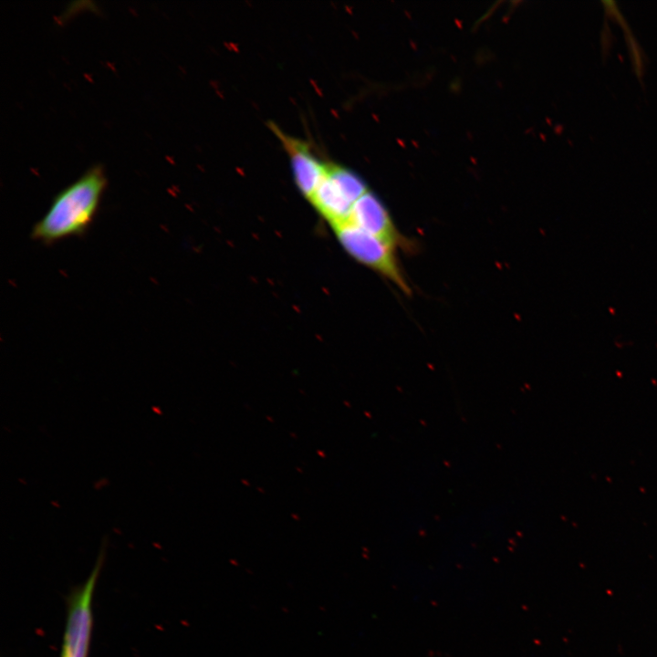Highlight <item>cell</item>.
<instances>
[{
    "label": "cell",
    "instance_id": "1",
    "mask_svg": "<svg viewBox=\"0 0 657 657\" xmlns=\"http://www.w3.org/2000/svg\"><path fill=\"white\" fill-rule=\"evenodd\" d=\"M107 177L96 164L61 190L49 208L32 228L31 237L45 245L80 236L87 233L99 211Z\"/></svg>",
    "mask_w": 657,
    "mask_h": 657
},
{
    "label": "cell",
    "instance_id": "2",
    "mask_svg": "<svg viewBox=\"0 0 657 657\" xmlns=\"http://www.w3.org/2000/svg\"><path fill=\"white\" fill-rule=\"evenodd\" d=\"M368 191L349 169L328 162L326 174L308 201L333 228L348 222L352 206Z\"/></svg>",
    "mask_w": 657,
    "mask_h": 657
},
{
    "label": "cell",
    "instance_id": "5",
    "mask_svg": "<svg viewBox=\"0 0 657 657\" xmlns=\"http://www.w3.org/2000/svg\"><path fill=\"white\" fill-rule=\"evenodd\" d=\"M270 126L290 157L294 179L299 191L309 200L326 174L328 162H321L305 141L284 133L273 124Z\"/></svg>",
    "mask_w": 657,
    "mask_h": 657
},
{
    "label": "cell",
    "instance_id": "6",
    "mask_svg": "<svg viewBox=\"0 0 657 657\" xmlns=\"http://www.w3.org/2000/svg\"><path fill=\"white\" fill-rule=\"evenodd\" d=\"M348 222L395 248L404 243L386 208L370 191L354 203Z\"/></svg>",
    "mask_w": 657,
    "mask_h": 657
},
{
    "label": "cell",
    "instance_id": "4",
    "mask_svg": "<svg viewBox=\"0 0 657 657\" xmlns=\"http://www.w3.org/2000/svg\"><path fill=\"white\" fill-rule=\"evenodd\" d=\"M101 561L68 601L61 657H88L92 630L91 602Z\"/></svg>",
    "mask_w": 657,
    "mask_h": 657
},
{
    "label": "cell",
    "instance_id": "3",
    "mask_svg": "<svg viewBox=\"0 0 657 657\" xmlns=\"http://www.w3.org/2000/svg\"><path fill=\"white\" fill-rule=\"evenodd\" d=\"M333 230L353 258L388 278L405 294L411 293L395 256V247L349 222L333 227Z\"/></svg>",
    "mask_w": 657,
    "mask_h": 657
}]
</instances>
